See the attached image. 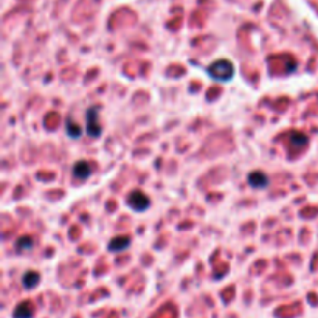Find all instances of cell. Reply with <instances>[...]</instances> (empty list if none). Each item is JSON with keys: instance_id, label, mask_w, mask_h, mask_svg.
Instances as JSON below:
<instances>
[{"instance_id": "obj_4", "label": "cell", "mask_w": 318, "mask_h": 318, "mask_svg": "<svg viewBox=\"0 0 318 318\" xmlns=\"http://www.w3.org/2000/svg\"><path fill=\"white\" fill-rule=\"evenodd\" d=\"M247 182L252 188H255V190H264V188L269 186L270 180H269V177H267V174H264L262 171H253L248 174Z\"/></svg>"}, {"instance_id": "obj_9", "label": "cell", "mask_w": 318, "mask_h": 318, "mask_svg": "<svg viewBox=\"0 0 318 318\" xmlns=\"http://www.w3.org/2000/svg\"><path fill=\"white\" fill-rule=\"evenodd\" d=\"M16 247H17V250H31V248L34 247V239L31 236H22V237H19L17 242H16Z\"/></svg>"}, {"instance_id": "obj_5", "label": "cell", "mask_w": 318, "mask_h": 318, "mask_svg": "<svg viewBox=\"0 0 318 318\" xmlns=\"http://www.w3.org/2000/svg\"><path fill=\"white\" fill-rule=\"evenodd\" d=\"M131 242L132 239L129 236H115L114 239L109 241L107 248H109V252H112V253H120V252L127 250V248L131 247Z\"/></svg>"}, {"instance_id": "obj_6", "label": "cell", "mask_w": 318, "mask_h": 318, "mask_svg": "<svg viewBox=\"0 0 318 318\" xmlns=\"http://www.w3.org/2000/svg\"><path fill=\"white\" fill-rule=\"evenodd\" d=\"M92 175V166L90 163H87L84 160L76 162L73 166V177L78 178V180H86Z\"/></svg>"}, {"instance_id": "obj_7", "label": "cell", "mask_w": 318, "mask_h": 318, "mask_svg": "<svg viewBox=\"0 0 318 318\" xmlns=\"http://www.w3.org/2000/svg\"><path fill=\"white\" fill-rule=\"evenodd\" d=\"M34 317V306L31 301H22L16 306L14 318H33Z\"/></svg>"}, {"instance_id": "obj_3", "label": "cell", "mask_w": 318, "mask_h": 318, "mask_svg": "<svg viewBox=\"0 0 318 318\" xmlns=\"http://www.w3.org/2000/svg\"><path fill=\"white\" fill-rule=\"evenodd\" d=\"M127 205L132 208L134 211H145L146 208L151 205V201H149V197L140 191V190H134L127 194V199H126Z\"/></svg>"}, {"instance_id": "obj_8", "label": "cell", "mask_w": 318, "mask_h": 318, "mask_svg": "<svg viewBox=\"0 0 318 318\" xmlns=\"http://www.w3.org/2000/svg\"><path fill=\"white\" fill-rule=\"evenodd\" d=\"M39 281H41V275H39L37 272H34V270H28L22 276V286L25 287V289H28V290L34 289Z\"/></svg>"}, {"instance_id": "obj_1", "label": "cell", "mask_w": 318, "mask_h": 318, "mask_svg": "<svg viewBox=\"0 0 318 318\" xmlns=\"http://www.w3.org/2000/svg\"><path fill=\"white\" fill-rule=\"evenodd\" d=\"M208 75H210L216 81H230L234 76V65L228 59H217L210 67L206 68Z\"/></svg>"}, {"instance_id": "obj_11", "label": "cell", "mask_w": 318, "mask_h": 318, "mask_svg": "<svg viewBox=\"0 0 318 318\" xmlns=\"http://www.w3.org/2000/svg\"><path fill=\"white\" fill-rule=\"evenodd\" d=\"M67 134H68V137H72V138H79L81 137V134H83V131H81V127H79L76 123H73L72 121V118H67Z\"/></svg>"}, {"instance_id": "obj_10", "label": "cell", "mask_w": 318, "mask_h": 318, "mask_svg": "<svg viewBox=\"0 0 318 318\" xmlns=\"http://www.w3.org/2000/svg\"><path fill=\"white\" fill-rule=\"evenodd\" d=\"M289 138H290V143L295 147H303L307 145V137L303 132H290Z\"/></svg>"}, {"instance_id": "obj_2", "label": "cell", "mask_w": 318, "mask_h": 318, "mask_svg": "<svg viewBox=\"0 0 318 318\" xmlns=\"http://www.w3.org/2000/svg\"><path fill=\"white\" fill-rule=\"evenodd\" d=\"M86 129H87V134L90 135L92 138H98L103 132V127L98 121V107L92 106L88 111L86 112Z\"/></svg>"}]
</instances>
